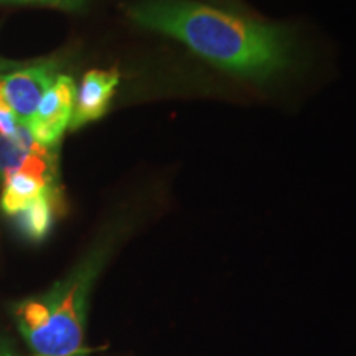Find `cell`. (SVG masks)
I'll list each match as a JSON object with an SVG mask.
<instances>
[{"label": "cell", "mask_w": 356, "mask_h": 356, "mask_svg": "<svg viewBox=\"0 0 356 356\" xmlns=\"http://www.w3.org/2000/svg\"><path fill=\"white\" fill-rule=\"evenodd\" d=\"M38 147L40 144L33 139L29 127L24 124H19L15 136H0V185L13 173L19 172L29 155Z\"/></svg>", "instance_id": "8"}, {"label": "cell", "mask_w": 356, "mask_h": 356, "mask_svg": "<svg viewBox=\"0 0 356 356\" xmlns=\"http://www.w3.org/2000/svg\"><path fill=\"white\" fill-rule=\"evenodd\" d=\"M126 13L136 25L178 40L234 76L267 83L297 63L299 48L286 25L266 24L195 0H136Z\"/></svg>", "instance_id": "1"}, {"label": "cell", "mask_w": 356, "mask_h": 356, "mask_svg": "<svg viewBox=\"0 0 356 356\" xmlns=\"http://www.w3.org/2000/svg\"><path fill=\"white\" fill-rule=\"evenodd\" d=\"M56 200L58 191H48L38 200H35L32 204H29L24 211L13 216L20 233L32 239V241H42L43 238H47L53 226V221H55L58 207Z\"/></svg>", "instance_id": "7"}, {"label": "cell", "mask_w": 356, "mask_h": 356, "mask_svg": "<svg viewBox=\"0 0 356 356\" xmlns=\"http://www.w3.org/2000/svg\"><path fill=\"white\" fill-rule=\"evenodd\" d=\"M0 356H17L7 345L0 343Z\"/></svg>", "instance_id": "11"}, {"label": "cell", "mask_w": 356, "mask_h": 356, "mask_svg": "<svg viewBox=\"0 0 356 356\" xmlns=\"http://www.w3.org/2000/svg\"><path fill=\"white\" fill-rule=\"evenodd\" d=\"M42 3V6H50L63 10H81L86 6L88 0H30V3Z\"/></svg>", "instance_id": "10"}, {"label": "cell", "mask_w": 356, "mask_h": 356, "mask_svg": "<svg viewBox=\"0 0 356 356\" xmlns=\"http://www.w3.org/2000/svg\"><path fill=\"white\" fill-rule=\"evenodd\" d=\"M19 119H17L15 113H13L10 106L3 96L2 88H0V136L2 137H12L15 136L17 129H19Z\"/></svg>", "instance_id": "9"}, {"label": "cell", "mask_w": 356, "mask_h": 356, "mask_svg": "<svg viewBox=\"0 0 356 356\" xmlns=\"http://www.w3.org/2000/svg\"><path fill=\"white\" fill-rule=\"evenodd\" d=\"M0 2H7V3H30V0H0Z\"/></svg>", "instance_id": "12"}, {"label": "cell", "mask_w": 356, "mask_h": 356, "mask_svg": "<svg viewBox=\"0 0 356 356\" xmlns=\"http://www.w3.org/2000/svg\"><path fill=\"white\" fill-rule=\"evenodd\" d=\"M58 65L55 61H43L15 70L0 76V88L20 124L30 122L37 113L40 101L56 81Z\"/></svg>", "instance_id": "3"}, {"label": "cell", "mask_w": 356, "mask_h": 356, "mask_svg": "<svg viewBox=\"0 0 356 356\" xmlns=\"http://www.w3.org/2000/svg\"><path fill=\"white\" fill-rule=\"evenodd\" d=\"M56 190V177L33 165H24L2 184L0 208L8 216L19 215L48 191Z\"/></svg>", "instance_id": "6"}, {"label": "cell", "mask_w": 356, "mask_h": 356, "mask_svg": "<svg viewBox=\"0 0 356 356\" xmlns=\"http://www.w3.org/2000/svg\"><path fill=\"white\" fill-rule=\"evenodd\" d=\"M121 233L122 226L109 228L65 279L15 305L17 327L35 356H86L89 296Z\"/></svg>", "instance_id": "2"}, {"label": "cell", "mask_w": 356, "mask_h": 356, "mask_svg": "<svg viewBox=\"0 0 356 356\" xmlns=\"http://www.w3.org/2000/svg\"><path fill=\"white\" fill-rule=\"evenodd\" d=\"M76 84L73 78L60 74L40 101L37 113L26 124L40 145L55 147L70 126L76 102Z\"/></svg>", "instance_id": "4"}, {"label": "cell", "mask_w": 356, "mask_h": 356, "mask_svg": "<svg viewBox=\"0 0 356 356\" xmlns=\"http://www.w3.org/2000/svg\"><path fill=\"white\" fill-rule=\"evenodd\" d=\"M118 84L119 73L115 70H92L84 74L81 86L76 89V102L70 122L71 129H79L84 124L102 118L109 108Z\"/></svg>", "instance_id": "5"}]
</instances>
